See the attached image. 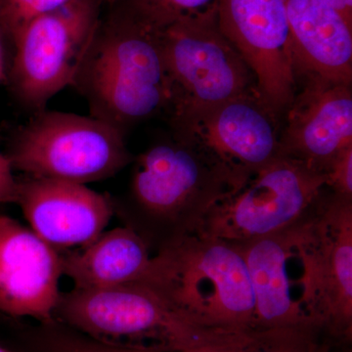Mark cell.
Here are the masks:
<instances>
[{"mask_svg":"<svg viewBox=\"0 0 352 352\" xmlns=\"http://www.w3.org/2000/svg\"><path fill=\"white\" fill-rule=\"evenodd\" d=\"M326 177L328 188L340 195L352 198V146L333 162Z\"/></svg>","mask_w":352,"mask_h":352,"instance_id":"obj_22","label":"cell"},{"mask_svg":"<svg viewBox=\"0 0 352 352\" xmlns=\"http://www.w3.org/2000/svg\"><path fill=\"white\" fill-rule=\"evenodd\" d=\"M328 1L338 9L349 23H352V0H328Z\"/></svg>","mask_w":352,"mask_h":352,"instance_id":"obj_24","label":"cell"},{"mask_svg":"<svg viewBox=\"0 0 352 352\" xmlns=\"http://www.w3.org/2000/svg\"><path fill=\"white\" fill-rule=\"evenodd\" d=\"M18 180L7 155L0 151V205L16 203Z\"/></svg>","mask_w":352,"mask_h":352,"instance_id":"obj_23","label":"cell"},{"mask_svg":"<svg viewBox=\"0 0 352 352\" xmlns=\"http://www.w3.org/2000/svg\"><path fill=\"white\" fill-rule=\"evenodd\" d=\"M6 34L0 29V82L6 78V51H4Z\"/></svg>","mask_w":352,"mask_h":352,"instance_id":"obj_25","label":"cell"},{"mask_svg":"<svg viewBox=\"0 0 352 352\" xmlns=\"http://www.w3.org/2000/svg\"><path fill=\"white\" fill-rule=\"evenodd\" d=\"M157 34L170 80V124L258 91L251 69L217 22L175 25Z\"/></svg>","mask_w":352,"mask_h":352,"instance_id":"obj_9","label":"cell"},{"mask_svg":"<svg viewBox=\"0 0 352 352\" xmlns=\"http://www.w3.org/2000/svg\"><path fill=\"white\" fill-rule=\"evenodd\" d=\"M61 252L13 217L0 214V312L56 323Z\"/></svg>","mask_w":352,"mask_h":352,"instance_id":"obj_12","label":"cell"},{"mask_svg":"<svg viewBox=\"0 0 352 352\" xmlns=\"http://www.w3.org/2000/svg\"><path fill=\"white\" fill-rule=\"evenodd\" d=\"M161 352H351V342L318 328L205 330L185 349Z\"/></svg>","mask_w":352,"mask_h":352,"instance_id":"obj_18","label":"cell"},{"mask_svg":"<svg viewBox=\"0 0 352 352\" xmlns=\"http://www.w3.org/2000/svg\"><path fill=\"white\" fill-rule=\"evenodd\" d=\"M0 352H13L8 351V349H4V347L0 346Z\"/></svg>","mask_w":352,"mask_h":352,"instance_id":"obj_27","label":"cell"},{"mask_svg":"<svg viewBox=\"0 0 352 352\" xmlns=\"http://www.w3.org/2000/svg\"><path fill=\"white\" fill-rule=\"evenodd\" d=\"M61 254L63 275L78 289L132 283L143 274L152 258L144 241L124 226L104 231L80 251Z\"/></svg>","mask_w":352,"mask_h":352,"instance_id":"obj_17","label":"cell"},{"mask_svg":"<svg viewBox=\"0 0 352 352\" xmlns=\"http://www.w3.org/2000/svg\"><path fill=\"white\" fill-rule=\"evenodd\" d=\"M296 73L351 85L352 23L328 0H284Z\"/></svg>","mask_w":352,"mask_h":352,"instance_id":"obj_16","label":"cell"},{"mask_svg":"<svg viewBox=\"0 0 352 352\" xmlns=\"http://www.w3.org/2000/svg\"><path fill=\"white\" fill-rule=\"evenodd\" d=\"M287 109L280 133L281 155L326 175L352 146L351 85L307 78Z\"/></svg>","mask_w":352,"mask_h":352,"instance_id":"obj_14","label":"cell"},{"mask_svg":"<svg viewBox=\"0 0 352 352\" xmlns=\"http://www.w3.org/2000/svg\"><path fill=\"white\" fill-rule=\"evenodd\" d=\"M217 25L251 69L261 98L281 116L296 85L284 0H220Z\"/></svg>","mask_w":352,"mask_h":352,"instance_id":"obj_11","label":"cell"},{"mask_svg":"<svg viewBox=\"0 0 352 352\" xmlns=\"http://www.w3.org/2000/svg\"><path fill=\"white\" fill-rule=\"evenodd\" d=\"M220 0H117L112 10L155 32L190 23L217 22Z\"/></svg>","mask_w":352,"mask_h":352,"instance_id":"obj_19","label":"cell"},{"mask_svg":"<svg viewBox=\"0 0 352 352\" xmlns=\"http://www.w3.org/2000/svg\"><path fill=\"white\" fill-rule=\"evenodd\" d=\"M69 0H0V29L14 41L30 21Z\"/></svg>","mask_w":352,"mask_h":352,"instance_id":"obj_20","label":"cell"},{"mask_svg":"<svg viewBox=\"0 0 352 352\" xmlns=\"http://www.w3.org/2000/svg\"><path fill=\"white\" fill-rule=\"evenodd\" d=\"M55 321L107 346L146 351L185 349L201 329L173 314L138 283L61 293Z\"/></svg>","mask_w":352,"mask_h":352,"instance_id":"obj_6","label":"cell"},{"mask_svg":"<svg viewBox=\"0 0 352 352\" xmlns=\"http://www.w3.org/2000/svg\"><path fill=\"white\" fill-rule=\"evenodd\" d=\"M15 204L32 230L58 251L85 247L113 214V199L87 185L34 176L18 180Z\"/></svg>","mask_w":352,"mask_h":352,"instance_id":"obj_13","label":"cell"},{"mask_svg":"<svg viewBox=\"0 0 352 352\" xmlns=\"http://www.w3.org/2000/svg\"><path fill=\"white\" fill-rule=\"evenodd\" d=\"M278 115L258 91L236 97L170 124L226 171L232 189L281 155Z\"/></svg>","mask_w":352,"mask_h":352,"instance_id":"obj_10","label":"cell"},{"mask_svg":"<svg viewBox=\"0 0 352 352\" xmlns=\"http://www.w3.org/2000/svg\"><path fill=\"white\" fill-rule=\"evenodd\" d=\"M103 3L69 0L30 21L14 39L9 80L27 110H45L55 95L72 87L100 23Z\"/></svg>","mask_w":352,"mask_h":352,"instance_id":"obj_7","label":"cell"},{"mask_svg":"<svg viewBox=\"0 0 352 352\" xmlns=\"http://www.w3.org/2000/svg\"><path fill=\"white\" fill-rule=\"evenodd\" d=\"M133 283V282H132ZM201 330L256 328L247 264L234 243L196 233L155 252L134 281Z\"/></svg>","mask_w":352,"mask_h":352,"instance_id":"obj_2","label":"cell"},{"mask_svg":"<svg viewBox=\"0 0 352 352\" xmlns=\"http://www.w3.org/2000/svg\"><path fill=\"white\" fill-rule=\"evenodd\" d=\"M312 207L281 230L234 243L242 252L251 277L256 328L325 330Z\"/></svg>","mask_w":352,"mask_h":352,"instance_id":"obj_4","label":"cell"},{"mask_svg":"<svg viewBox=\"0 0 352 352\" xmlns=\"http://www.w3.org/2000/svg\"><path fill=\"white\" fill-rule=\"evenodd\" d=\"M72 87L87 101L90 116L124 136L138 122L166 116L170 85L159 34L111 10Z\"/></svg>","mask_w":352,"mask_h":352,"instance_id":"obj_3","label":"cell"},{"mask_svg":"<svg viewBox=\"0 0 352 352\" xmlns=\"http://www.w3.org/2000/svg\"><path fill=\"white\" fill-rule=\"evenodd\" d=\"M7 157L27 176L83 185L113 177L134 159L126 136L103 120L46 109L21 127Z\"/></svg>","mask_w":352,"mask_h":352,"instance_id":"obj_5","label":"cell"},{"mask_svg":"<svg viewBox=\"0 0 352 352\" xmlns=\"http://www.w3.org/2000/svg\"><path fill=\"white\" fill-rule=\"evenodd\" d=\"M38 347L41 352H161L107 346L82 333L57 330L55 325L48 326L47 332L39 337Z\"/></svg>","mask_w":352,"mask_h":352,"instance_id":"obj_21","label":"cell"},{"mask_svg":"<svg viewBox=\"0 0 352 352\" xmlns=\"http://www.w3.org/2000/svg\"><path fill=\"white\" fill-rule=\"evenodd\" d=\"M322 324L352 342V198L330 188L312 207Z\"/></svg>","mask_w":352,"mask_h":352,"instance_id":"obj_15","label":"cell"},{"mask_svg":"<svg viewBox=\"0 0 352 352\" xmlns=\"http://www.w3.org/2000/svg\"><path fill=\"white\" fill-rule=\"evenodd\" d=\"M129 190L113 200V214L160 251L198 233L212 207L232 183L200 148L171 133L132 161Z\"/></svg>","mask_w":352,"mask_h":352,"instance_id":"obj_1","label":"cell"},{"mask_svg":"<svg viewBox=\"0 0 352 352\" xmlns=\"http://www.w3.org/2000/svg\"><path fill=\"white\" fill-rule=\"evenodd\" d=\"M104 3L107 4L109 6H112L113 3H115L117 0H103Z\"/></svg>","mask_w":352,"mask_h":352,"instance_id":"obj_26","label":"cell"},{"mask_svg":"<svg viewBox=\"0 0 352 352\" xmlns=\"http://www.w3.org/2000/svg\"><path fill=\"white\" fill-rule=\"evenodd\" d=\"M327 187L325 175L280 155L227 192L198 233L230 243L270 235L300 219Z\"/></svg>","mask_w":352,"mask_h":352,"instance_id":"obj_8","label":"cell"}]
</instances>
